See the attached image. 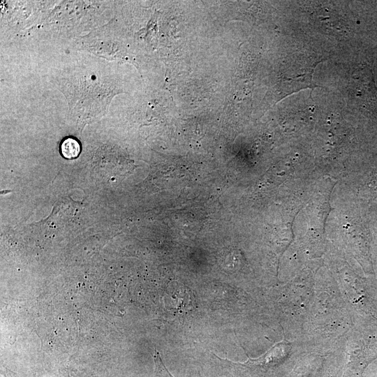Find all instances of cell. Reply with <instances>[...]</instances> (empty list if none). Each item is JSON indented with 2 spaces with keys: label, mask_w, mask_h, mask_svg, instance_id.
<instances>
[{
  "label": "cell",
  "mask_w": 377,
  "mask_h": 377,
  "mask_svg": "<svg viewBox=\"0 0 377 377\" xmlns=\"http://www.w3.org/2000/svg\"><path fill=\"white\" fill-rule=\"evenodd\" d=\"M154 360L155 364V374L157 377H174L164 365L159 353L154 349Z\"/></svg>",
  "instance_id": "2"
},
{
  "label": "cell",
  "mask_w": 377,
  "mask_h": 377,
  "mask_svg": "<svg viewBox=\"0 0 377 377\" xmlns=\"http://www.w3.org/2000/svg\"><path fill=\"white\" fill-rule=\"evenodd\" d=\"M3 375L4 376L6 377H17L16 376V375H15L13 373H12L11 371H6L5 369H3Z\"/></svg>",
  "instance_id": "3"
},
{
  "label": "cell",
  "mask_w": 377,
  "mask_h": 377,
  "mask_svg": "<svg viewBox=\"0 0 377 377\" xmlns=\"http://www.w3.org/2000/svg\"><path fill=\"white\" fill-rule=\"evenodd\" d=\"M61 152L66 158H75L80 152L79 142L73 138H67L61 143Z\"/></svg>",
  "instance_id": "1"
}]
</instances>
